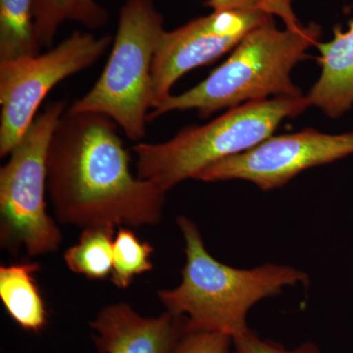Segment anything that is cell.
<instances>
[{
	"label": "cell",
	"mask_w": 353,
	"mask_h": 353,
	"mask_svg": "<svg viewBox=\"0 0 353 353\" xmlns=\"http://www.w3.org/2000/svg\"><path fill=\"white\" fill-rule=\"evenodd\" d=\"M130 162L113 120L67 109L48 153V194L58 222L83 230L158 224L167 192L132 175Z\"/></svg>",
	"instance_id": "cell-1"
},
{
	"label": "cell",
	"mask_w": 353,
	"mask_h": 353,
	"mask_svg": "<svg viewBox=\"0 0 353 353\" xmlns=\"http://www.w3.org/2000/svg\"><path fill=\"white\" fill-rule=\"evenodd\" d=\"M99 353H173L187 331L183 316L143 317L124 303L110 304L88 323Z\"/></svg>",
	"instance_id": "cell-10"
},
{
	"label": "cell",
	"mask_w": 353,
	"mask_h": 353,
	"mask_svg": "<svg viewBox=\"0 0 353 353\" xmlns=\"http://www.w3.org/2000/svg\"><path fill=\"white\" fill-rule=\"evenodd\" d=\"M34 0H0V61L39 54Z\"/></svg>",
	"instance_id": "cell-14"
},
{
	"label": "cell",
	"mask_w": 353,
	"mask_h": 353,
	"mask_svg": "<svg viewBox=\"0 0 353 353\" xmlns=\"http://www.w3.org/2000/svg\"><path fill=\"white\" fill-rule=\"evenodd\" d=\"M310 106L307 97H276L230 108L202 126H189L160 143H139L132 148L139 178L154 183L165 192L205 167L248 152L270 138L287 118Z\"/></svg>",
	"instance_id": "cell-4"
},
{
	"label": "cell",
	"mask_w": 353,
	"mask_h": 353,
	"mask_svg": "<svg viewBox=\"0 0 353 353\" xmlns=\"http://www.w3.org/2000/svg\"><path fill=\"white\" fill-rule=\"evenodd\" d=\"M66 101L48 102L0 169V243L29 256L57 252L62 234L46 211L48 153Z\"/></svg>",
	"instance_id": "cell-6"
},
{
	"label": "cell",
	"mask_w": 353,
	"mask_h": 353,
	"mask_svg": "<svg viewBox=\"0 0 353 353\" xmlns=\"http://www.w3.org/2000/svg\"><path fill=\"white\" fill-rule=\"evenodd\" d=\"M294 0H208L205 6L213 11L256 9L282 19L285 27L296 28L303 25L292 9Z\"/></svg>",
	"instance_id": "cell-17"
},
{
	"label": "cell",
	"mask_w": 353,
	"mask_h": 353,
	"mask_svg": "<svg viewBox=\"0 0 353 353\" xmlns=\"http://www.w3.org/2000/svg\"><path fill=\"white\" fill-rule=\"evenodd\" d=\"M176 223L185 241L182 282L157 294L167 311L187 318L190 328L238 338L250 331L248 315L255 304L278 296L285 287L308 283L307 274L294 267L236 269L221 263L208 252L192 220L181 216Z\"/></svg>",
	"instance_id": "cell-2"
},
{
	"label": "cell",
	"mask_w": 353,
	"mask_h": 353,
	"mask_svg": "<svg viewBox=\"0 0 353 353\" xmlns=\"http://www.w3.org/2000/svg\"><path fill=\"white\" fill-rule=\"evenodd\" d=\"M316 46L322 73L307 99L330 118H338L353 106V20L347 31L336 27L332 41Z\"/></svg>",
	"instance_id": "cell-11"
},
{
	"label": "cell",
	"mask_w": 353,
	"mask_h": 353,
	"mask_svg": "<svg viewBox=\"0 0 353 353\" xmlns=\"http://www.w3.org/2000/svg\"><path fill=\"white\" fill-rule=\"evenodd\" d=\"M353 154V132L329 134L313 129L270 137L248 152L202 169L194 180H245L262 190L283 187L299 173Z\"/></svg>",
	"instance_id": "cell-8"
},
{
	"label": "cell",
	"mask_w": 353,
	"mask_h": 353,
	"mask_svg": "<svg viewBox=\"0 0 353 353\" xmlns=\"http://www.w3.org/2000/svg\"><path fill=\"white\" fill-rule=\"evenodd\" d=\"M233 353H321V350L313 341L287 350L276 341L260 338L256 332L250 330L243 336L233 339Z\"/></svg>",
	"instance_id": "cell-19"
},
{
	"label": "cell",
	"mask_w": 353,
	"mask_h": 353,
	"mask_svg": "<svg viewBox=\"0 0 353 353\" xmlns=\"http://www.w3.org/2000/svg\"><path fill=\"white\" fill-rule=\"evenodd\" d=\"M112 43L108 34L78 31L46 52L0 61V157L20 143L50 90L92 66Z\"/></svg>",
	"instance_id": "cell-7"
},
{
	"label": "cell",
	"mask_w": 353,
	"mask_h": 353,
	"mask_svg": "<svg viewBox=\"0 0 353 353\" xmlns=\"http://www.w3.org/2000/svg\"><path fill=\"white\" fill-rule=\"evenodd\" d=\"M39 270L36 262L0 267V299L6 312L20 328L32 333H39L48 324V311L34 278Z\"/></svg>",
	"instance_id": "cell-12"
},
{
	"label": "cell",
	"mask_w": 353,
	"mask_h": 353,
	"mask_svg": "<svg viewBox=\"0 0 353 353\" xmlns=\"http://www.w3.org/2000/svg\"><path fill=\"white\" fill-rule=\"evenodd\" d=\"M153 252V246L139 240L131 228H118L113 241V284L119 289H127L137 276L152 270L150 256Z\"/></svg>",
	"instance_id": "cell-16"
},
{
	"label": "cell",
	"mask_w": 353,
	"mask_h": 353,
	"mask_svg": "<svg viewBox=\"0 0 353 353\" xmlns=\"http://www.w3.org/2000/svg\"><path fill=\"white\" fill-rule=\"evenodd\" d=\"M165 31L163 15L153 0H126L105 68L69 110L108 116L128 139L141 141L154 106L152 64Z\"/></svg>",
	"instance_id": "cell-5"
},
{
	"label": "cell",
	"mask_w": 353,
	"mask_h": 353,
	"mask_svg": "<svg viewBox=\"0 0 353 353\" xmlns=\"http://www.w3.org/2000/svg\"><path fill=\"white\" fill-rule=\"evenodd\" d=\"M109 12L97 0H34V24L41 48H51L65 22H76L90 30L108 24Z\"/></svg>",
	"instance_id": "cell-13"
},
{
	"label": "cell",
	"mask_w": 353,
	"mask_h": 353,
	"mask_svg": "<svg viewBox=\"0 0 353 353\" xmlns=\"http://www.w3.org/2000/svg\"><path fill=\"white\" fill-rule=\"evenodd\" d=\"M173 353H233V339L220 332L190 328L188 325Z\"/></svg>",
	"instance_id": "cell-18"
},
{
	"label": "cell",
	"mask_w": 353,
	"mask_h": 353,
	"mask_svg": "<svg viewBox=\"0 0 353 353\" xmlns=\"http://www.w3.org/2000/svg\"><path fill=\"white\" fill-rule=\"evenodd\" d=\"M271 18L256 9L217 10L165 31L153 59L152 109L170 97L172 88L185 74L234 50L248 32Z\"/></svg>",
	"instance_id": "cell-9"
},
{
	"label": "cell",
	"mask_w": 353,
	"mask_h": 353,
	"mask_svg": "<svg viewBox=\"0 0 353 353\" xmlns=\"http://www.w3.org/2000/svg\"><path fill=\"white\" fill-rule=\"evenodd\" d=\"M316 23L278 29L271 18L248 32L231 57L196 87L167 97L152 109L148 121L172 111L196 110L202 118L221 109L276 97H301L290 79L292 69L321 37Z\"/></svg>",
	"instance_id": "cell-3"
},
{
	"label": "cell",
	"mask_w": 353,
	"mask_h": 353,
	"mask_svg": "<svg viewBox=\"0 0 353 353\" xmlns=\"http://www.w3.org/2000/svg\"><path fill=\"white\" fill-rule=\"evenodd\" d=\"M115 228L97 227L83 230L80 240L64 253L70 270L92 280H102L112 273Z\"/></svg>",
	"instance_id": "cell-15"
}]
</instances>
